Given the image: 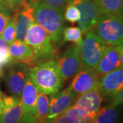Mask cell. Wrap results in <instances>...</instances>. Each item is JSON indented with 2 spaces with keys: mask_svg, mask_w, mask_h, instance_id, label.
<instances>
[{
  "mask_svg": "<svg viewBox=\"0 0 123 123\" xmlns=\"http://www.w3.org/2000/svg\"><path fill=\"white\" fill-rule=\"evenodd\" d=\"M28 75L38 90L47 95L59 92L64 82L57 69L56 60H50L30 67Z\"/></svg>",
  "mask_w": 123,
  "mask_h": 123,
  "instance_id": "1",
  "label": "cell"
},
{
  "mask_svg": "<svg viewBox=\"0 0 123 123\" xmlns=\"http://www.w3.org/2000/svg\"><path fill=\"white\" fill-rule=\"evenodd\" d=\"M30 2L34 9L35 22L44 28L55 45H60L64 29V11L52 8L38 0H32Z\"/></svg>",
  "mask_w": 123,
  "mask_h": 123,
  "instance_id": "2",
  "label": "cell"
},
{
  "mask_svg": "<svg viewBox=\"0 0 123 123\" xmlns=\"http://www.w3.org/2000/svg\"><path fill=\"white\" fill-rule=\"evenodd\" d=\"M25 42L33 48L36 64L57 58L58 47L55 45L44 28L37 23H34L29 28Z\"/></svg>",
  "mask_w": 123,
  "mask_h": 123,
  "instance_id": "3",
  "label": "cell"
},
{
  "mask_svg": "<svg viewBox=\"0 0 123 123\" xmlns=\"http://www.w3.org/2000/svg\"><path fill=\"white\" fill-rule=\"evenodd\" d=\"M92 30L107 45H123V14H101Z\"/></svg>",
  "mask_w": 123,
  "mask_h": 123,
  "instance_id": "4",
  "label": "cell"
},
{
  "mask_svg": "<svg viewBox=\"0 0 123 123\" xmlns=\"http://www.w3.org/2000/svg\"><path fill=\"white\" fill-rule=\"evenodd\" d=\"M107 46L97 36L94 31L87 32L79 45L82 69L94 70Z\"/></svg>",
  "mask_w": 123,
  "mask_h": 123,
  "instance_id": "5",
  "label": "cell"
},
{
  "mask_svg": "<svg viewBox=\"0 0 123 123\" xmlns=\"http://www.w3.org/2000/svg\"><path fill=\"white\" fill-rule=\"evenodd\" d=\"M77 97V94L73 90L70 86L60 92L51 95L48 114L41 123H53L54 119L73 105Z\"/></svg>",
  "mask_w": 123,
  "mask_h": 123,
  "instance_id": "6",
  "label": "cell"
},
{
  "mask_svg": "<svg viewBox=\"0 0 123 123\" xmlns=\"http://www.w3.org/2000/svg\"><path fill=\"white\" fill-rule=\"evenodd\" d=\"M57 68L62 78L66 81L82 69L79 45L74 44L56 59Z\"/></svg>",
  "mask_w": 123,
  "mask_h": 123,
  "instance_id": "7",
  "label": "cell"
},
{
  "mask_svg": "<svg viewBox=\"0 0 123 123\" xmlns=\"http://www.w3.org/2000/svg\"><path fill=\"white\" fill-rule=\"evenodd\" d=\"M68 4L75 6L80 12L81 17L78 21L79 28L82 34L92 30L95 25L101 12L94 0H70Z\"/></svg>",
  "mask_w": 123,
  "mask_h": 123,
  "instance_id": "8",
  "label": "cell"
},
{
  "mask_svg": "<svg viewBox=\"0 0 123 123\" xmlns=\"http://www.w3.org/2000/svg\"><path fill=\"white\" fill-rule=\"evenodd\" d=\"M123 45H108L101 60L94 68L98 77L123 66Z\"/></svg>",
  "mask_w": 123,
  "mask_h": 123,
  "instance_id": "9",
  "label": "cell"
},
{
  "mask_svg": "<svg viewBox=\"0 0 123 123\" xmlns=\"http://www.w3.org/2000/svg\"><path fill=\"white\" fill-rule=\"evenodd\" d=\"M6 77V81L9 92L17 97H21V93L29 74L30 67L21 63L14 64Z\"/></svg>",
  "mask_w": 123,
  "mask_h": 123,
  "instance_id": "10",
  "label": "cell"
},
{
  "mask_svg": "<svg viewBox=\"0 0 123 123\" xmlns=\"http://www.w3.org/2000/svg\"><path fill=\"white\" fill-rule=\"evenodd\" d=\"M14 12H17L16 40L25 42L27 31L35 22L34 9L30 1H25L22 6Z\"/></svg>",
  "mask_w": 123,
  "mask_h": 123,
  "instance_id": "11",
  "label": "cell"
},
{
  "mask_svg": "<svg viewBox=\"0 0 123 123\" xmlns=\"http://www.w3.org/2000/svg\"><path fill=\"white\" fill-rule=\"evenodd\" d=\"M123 88V67H118L100 77L98 88L103 98H108L114 93L122 90Z\"/></svg>",
  "mask_w": 123,
  "mask_h": 123,
  "instance_id": "12",
  "label": "cell"
},
{
  "mask_svg": "<svg viewBox=\"0 0 123 123\" xmlns=\"http://www.w3.org/2000/svg\"><path fill=\"white\" fill-rule=\"evenodd\" d=\"M99 79L94 70L82 69L75 75L70 87L77 96L98 88Z\"/></svg>",
  "mask_w": 123,
  "mask_h": 123,
  "instance_id": "13",
  "label": "cell"
},
{
  "mask_svg": "<svg viewBox=\"0 0 123 123\" xmlns=\"http://www.w3.org/2000/svg\"><path fill=\"white\" fill-rule=\"evenodd\" d=\"M8 51L14 61L32 67L36 64L33 48L25 42L15 40L8 45Z\"/></svg>",
  "mask_w": 123,
  "mask_h": 123,
  "instance_id": "14",
  "label": "cell"
},
{
  "mask_svg": "<svg viewBox=\"0 0 123 123\" xmlns=\"http://www.w3.org/2000/svg\"><path fill=\"white\" fill-rule=\"evenodd\" d=\"M23 115L19 97H8L4 101V108L0 114V123H20Z\"/></svg>",
  "mask_w": 123,
  "mask_h": 123,
  "instance_id": "15",
  "label": "cell"
},
{
  "mask_svg": "<svg viewBox=\"0 0 123 123\" xmlns=\"http://www.w3.org/2000/svg\"><path fill=\"white\" fill-rule=\"evenodd\" d=\"M103 100V98L99 88H97L77 96L72 106L81 108L90 114H96L101 107Z\"/></svg>",
  "mask_w": 123,
  "mask_h": 123,
  "instance_id": "16",
  "label": "cell"
},
{
  "mask_svg": "<svg viewBox=\"0 0 123 123\" xmlns=\"http://www.w3.org/2000/svg\"><path fill=\"white\" fill-rule=\"evenodd\" d=\"M38 94V88L28 75L21 93L20 98L23 114L35 116L36 104Z\"/></svg>",
  "mask_w": 123,
  "mask_h": 123,
  "instance_id": "17",
  "label": "cell"
},
{
  "mask_svg": "<svg viewBox=\"0 0 123 123\" xmlns=\"http://www.w3.org/2000/svg\"><path fill=\"white\" fill-rule=\"evenodd\" d=\"M101 14H123V0H94Z\"/></svg>",
  "mask_w": 123,
  "mask_h": 123,
  "instance_id": "18",
  "label": "cell"
},
{
  "mask_svg": "<svg viewBox=\"0 0 123 123\" xmlns=\"http://www.w3.org/2000/svg\"><path fill=\"white\" fill-rule=\"evenodd\" d=\"M118 116L117 107L110 104L98 110L92 120V123H116Z\"/></svg>",
  "mask_w": 123,
  "mask_h": 123,
  "instance_id": "19",
  "label": "cell"
},
{
  "mask_svg": "<svg viewBox=\"0 0 123 123\" xmlns=\"http://www.w3.org/2000/svg\"><path fill=\"white\" fill-rule=\"evenodd\" d=\"M49 109V98L48 95L38 90L36 104L35 116L40 123L46 118Z\"/></svg>",
  "mask_w": 123,
  "mask_h": 123,
  "instance_id": "20",
  "label": "cell"
},
{
  "mask_svg": "<svg viewBox=\"0 0 123 123\" xmlns=\"http://www.w3.org/2000/svg\"><path fill=\"white\" fill-rule=\"evenodd\" d=\"M82 39V34L79 27H68L63 30L60 45L66 42H70L75 44L80 45Z\"/></svg>",
  "mask_w": 123,
  "mask_h": 123,
  "instance_id": "21",
  "label": "cell"
},
{
  "mask_svg": "<svg viewBox=\"0 0 123 123\" xmlns=\"http://www.w3.org/2000/svg\"><path fill=\"white\" fill-rule=\"evenodd\" d=\"M64 114L78 119L82 123H89L92 122V120L96 115L94 114H90L81 108L73 107V106H71L70 108L66 110L64 112Z\"/></svg>",
  "mask_w": 123,
  "mask_h": 123,
  "instance_id": "22",
  "label": "cell"
},
{
  "mask_svg": "<svg viewBox=\"0 0 123 123\" xmlns=\"http://www.w3.org/2000/svg\"><path fill=\"white\" fill-rule=\"evenodd\" d=\"M16 22H17V12H14V15L12 17L10 21L7 24V25L6 26L1 34L3 38L8 45L12 43L16 40Z\"/></svg>",
  "mask_w": 123,
  "mask_h": 123,
  "instance_id": "23",
  "label": "cell"
},
{
  "mask_svg": "<svg viewBox=\"0 0 123 123\" xmlns=\"http://www.w3.org/2000/svg\"><path fill=\"white\" fill-rule=\"evenodd\" d=\"M81 17L80 12L77 8L75 6L68 4L65 8V11L64 12V18L68 22L75 23L78 22Z\"/></svg>",
  "mask_w": 123,
  "mask_h": 123,
  "instance_id": "24",
  "label": "cell"
},
{
  "mask_svg": "<svg viewBox=\"0 0 123 123\" xmlns=\"http://www.w3.org/2000/svg\"><path fill=\"white\" fill-rule=\"evenodd\" d=\"M11 10L7 6H0V35L10 21Z\"/></svg>",
  "mask_w": 123,
  "mask_h": 123,
  "instance_id": "25",
  "label": "cell"
},
{
  "mask_svg": "<svg viewBox=\"0 0 123 123\" xmlns=\"http://www.w3.org/2000/svg\"><path fill=\"white\" fill-rule=\"evenodd\" d=\"M41 3L54 9L64 11L66 6L70 0H38Z\"/></svg>",
  "mask_w": 123,
  "mask_h": 123,
  "instance_id": "26",
  "label": "cell"
},
{
  "mask_svg": "<svg viewBox=\"0 0 123 123\" xmlns=\"http://www.w3.org/2000/svg\"><path fill=\"white\" fill-rule=\"evenodd\" d=\"M53 123H82L78 119L65 114H62L54 119Z\"/></svg>",
  "mask_w": 123,
  "mask_h": 123,
  "instance_id": "27",
  "label": "cell"
},
{
  "mask_svg": "<svg viewBox=\"0 0 123 123\" xmlns=\"http://www.w3.org/2000/svg\"><path fill=\"white\" fill-rule=\"evenodd\" d=\"M107 99L111 101L110 105L114 106V107H118L120 104L123 103V90H120L118 92H116L114 94H112L111 97H110Z\"/></svg>",
  "mask_w": 123,
  "mask_h": 123,
  "instance_id": "28",
  "label": "cell"
},
{
  "mask_svg": "<svg viewBox=\"0 0 123 123\" xmlns=\"http://www.w3.org/2000/svg\"><path fill=\"white\" fill-rule=\"evenodd\" d=\"M25 0H5V2L11 11H16L23 4Z\"/></svg>",
  "mask_w": 123,
  "mask_h": 123,
  "instance_id": "29",
  "label": "cell"
},
{
  "mask_svg": "<svg viewBox=\"0 0 123 123\" xmlns=\"http://www.w3.org/2000/svg\"><path fill=\"white\" fill-rule=\"evenodd\" d=\"M8 44L3 38L1 34L0 35V49H8Z\"/></svg>",
  "mask_w": 123,
  "mask_h": 123,
  "instance_id": "30",
  "label": "cell"
},
{
  "mask_svg": "<svg viewBox=\"0 0 123 123\" xmlns=\"http://www.w3.org/2000/svg\"><path fill=\"white\" fill-rule=\"evenodd\" d=\"M4 95V94H3L1 96L0 95V114L1 113L3 108H4V102H3V96Z\"/></svg>",
  "mask_w": 123,
  "mask_h": 123,
  "instance_id": "31",
  "label": "cell"
},
{
  "mask_svg": "<svg viewBox=\"0 0 123 123\" xmlns=\"http://www.w3.org/2000/svg\"><path fill=\"white\" fill-rule=\"evenodd\" d=\"M0 6H7L5 2V0H0Z\"/></svg>",
  "mask_w": 123,
  "mask_h": 123,
  "instance_id": "32",
  "label": "cell"
},
{
  "mask_svg": "<svg viewBox=\"0 0 123 123\" xmlns=\"http://www.w3.org/2000/svg\"><path fill=\"white\" fill-rule=\"evenodd\" d=\"M3 76V68H2V66L0 64V77H1Z\"/></svg>",
  "mask_w": 123,
  "mask_h": 123,
  "instance_id": "33",
  "label": "cell"
},
{
  "mask_svg": "<svg viewBox=\"0 0 123 123\" xmlns=\"http://www.w3.org/2000/svg\"><path fill=\"white\" fill-rule=\"evenodd\" d=\"M3 94H3V93L1 92V89H0V95L1 96V95H3Z\"/></svg>",
  "mask_w": 123,
  "mask_h": 123,
  "instance_id": "34",
  "label": "cell"
},
{
  "mask_svg": "<svg viewBox=\"0 0 123 123\" xmlns=\"http://www.w3.org/2000/svg\"><path fill=\"white\" fill-rule=\"evenodd\" d=\"M25 1H32V0H25Z\"/></svg>",
  "mask_w": 123,
  "mask_h": 123,
  "instance_id": "35",
  "label": "cell"
},
{
  "mask_svg": "<svg viewBox=\"0 0 123 123\" xmlns=\"http://www.w3.org/2000/svg\"><path fill=\"white\" fill-rule=\"evenodd\" d=\"M92 123V122H90V123Z\"/></svg>",
  "mask_w": 123,
  "mask_h": 123,
  "instance_id": "36",
  "label": "cell"
}]
</instances>
